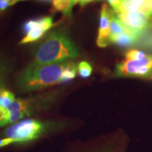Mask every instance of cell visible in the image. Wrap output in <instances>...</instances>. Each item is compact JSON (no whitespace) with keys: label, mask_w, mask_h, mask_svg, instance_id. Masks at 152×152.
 Returning <instances> with one entry per match:
<instances>
[{"label":"cell","mask_w":152,"mask_h":152,"mask_svg":"<svg viewBox=\"0 0 152 152\" xmlns=\"http://www.w3.org/2000/svg\"><path fill=\"white\" fill-rule=\"evenodd\" d=\"M70 60L53 64L33 61L19 75L18 87L23 91H34L60 83L63 71Z\"/></svg>","instance_id":"cell-1"},{"label":"cell","mask_w":152,"mask_h":152,"mask_svg":"<svg viewBox=\"0 0 152 152\" xmlns=\"http://www.w3.org/2000/svg\"><path fill=\"white\" fill-rule=\"evenodd\" d=\"M78 51L65 32L55 30L36 48L35 61L39 64H53L73 60L78 56Z\"/></svg>","instance_id":"cell-2"},{"label":"cell","mask_w":152,"mask_h":152,"mask_svg":"<svg viewBox=\"0 0 152 152\" xmlns=\"http://www.w3.org/2000/svg\"><path fill=\"white\" fill-rule=\"evenodd\" d=\"M46 123L35 119H26L19 121L5 131L6 138H11L16 142H26L40 137L46 132Z\"/></svg>","instance_id":"cell-3"},{"label":"cell","mask_w":152,"mask_h":152,"mask_svg":"<svg viewBox=\"0 0 152 152\" xmlns=\"http://www.w3.org/2000/svg\"><path fill=\"white\" fill-rule=\"evenodd\" d=\"M115 73L117 77L152 78V56L147 55L141 60L123 61L116 66Z\"/></svg>","instance_id":"cell-4"},{"label":"cell","mask_w":152,"mask_h":152,"mask_svg":"<svg viewBox=\"0 0 152 152\" xmlns=\"http://www.w3.org/2000/svg\"><path fill=\"white\" fill-rule=\"evenodd\" d=\"M115 15L129 31L139 37L151 25V17L141 11H121Z\"/></svg>","instance_id":"cell-5"},{"label":"cell","mask_w":152,"mask_h":152,"mask_svg":"<svg viewBox=\"0 0 152 152\" xmlns=\"http://www.w3.org/2000/svg\"><path fill=\"white\" fill-rule=\"evenodd\" d=\"M52 26L53 19L50 16L26 22L23 26V30L27 34L20 43L26 44L37 40Z\"/></svg>","instance_id":"cell-6"},{"label":"cell","mask_w":152,"mask_h":152,"mask_svg":"<svg viewBox=\"0 0 152 152\" xmlns=\"http://www.w3.org/2000/svg\"><path fill=\"white\" fill-rule=\"evenodd\" d=\"M112 9L107 5H102L101 10L100 25L99 29L98 37L96 43L99 47H106L111 44L110 42V20H111V14Z\"/></svg>","instance_id":"cell-7"},{"label":"cell","mask_w":152,"mask_h":152,"mask_svg":"<svg viewBox=\"0 0 152 152\" xmlns=\"http://www.w3.org/2000/svg\"><path fill=\"white\" fill-rule=\"evenodd\" d=\"M139 11L151 17L152 16V0H121L115 13L121 11Z\"/></svg>","instance_id":"cell-8"},{"label":"cell","mask_w":152,"mask_h":152,"mask_svg":"<svg viewBox=\"0 0 152 152\" xmlns=\"http://www.w3.org/2000/svg\"><path fill=\"white\" fill-rule=\"evenodd\" d=\"M110 42L117 36L123 33H132L127 29L122 24L115 15V11L112 10L111 14V20H110ZM133 34V33H132Z\"/></svg>","instance_id":"cell-9"},{"label":"cell","mask_w":152,"mask_h":152,"mask_svg":"<svg viewBox=\"0 0 152 152\" xmlns=\"http://www.w3.org/2000/svg\"><path fill=\"white\" fill-rule=\"evenodd\" d=\"M139 37V36L132 33H123L113 38L111 40V43L115 44L120 47H128L132 46L137 42Z\"/></svg>","instance_id":"cell-10"},{"label":"cell","mask_w":152,"mask_h":152,"mask_svg":"<svg viewBox=\"0 0 152 152\" xmlns=\"http://www.w3.org/2000/svg\"><path fill=\"white\" fill-rule=\"evenodd\" d=\"M53 7L55 10L61 11L65 16H71L73 5L71 0H53Z\"/></svg>","instance_id":"cell-11"},{"label":"cell","mask_w":152,"mask_h":152,"mask_svg":"<svg viewBox=\"0 0 152 152\" xmlns=\"http://www.w3.org/2000/svg\"><path fill=\"white\" fill-rule=\"evenodd\" d=\"M77 67L76 66L75 63L73 61L70 60L68 65L63 71L60 80V83H67V82L73 80L75 77L77 73Z\"/></svg>","instance_id":"cell-12"},{"label":"cell","mask_w":152,"mask_h":152,"mask_svg":"<svg viewBox=\"0 0 152 152\" xmlns=\"http://www.w3.org/2000/svg\"><path fill=\"white\" fill-rule=\"evenodd\" d=\"M16 99L14 94L6 89H0V106L8 108Z\"/></svg>","instance_id":"cell-13"},{"label":"cell","mask_w":152,"mask_h":152,"mask_svg":"<svg viewBox=\"0 0 152 152\" xmlns=\"http://www.w3.org/2000/svg\"><path fill=\"white\" fill-rule=\"evenodd\" d=\"M77 71L80 77H87L92 73V68L88 62L82 61L77 65Z\"/></svg>","instance_id":"cell-14"},{"label":"cell","mask_w":152,"mask_h":152,"mask_svg":"<svg viewBox=\"0 0 152 152\" xmlns=\"http://www.w3.org/2000/svg\"><path fill=\"white\" fill-rule=\"evenodd\" d=\"M10 123V113L8 108L0 106V128Z\"/></svg>","instance_id":"cell-15"},{"label":"cell","mask_w":152,"mask_h":152,"mask_svg":"<svg viewBox=\"0 0 152 152\" xmlns=\"http://www.w3.org/2000/svg\"><path fill=\"white\" fill-rule=\"evenodd\" d=\"M147 54L141 52V51L132 49V50H130L128 52H127L125 57H126V59L141 60L143 59L144 58H145L147 56Z\"/></svg>","instance_id":"cell-16"},{"label":"cell","mask_w":152,"mask_h":152,"mask_svg":"<svg viewBox=\"0 0 152 152\" xmlns=\"http://www.w3.org/2000/svg\"><path fill=\"white\" fill-rule=\"evenodd\" d=\"M9 71L8 66L0 58V89L3 88V83L7 77Z\"/></svg>","instance_id":"cell-17"},{"label":"cell","mask_w":152,"mask_h":152,"mask_svg":"<svg viewBox=\"0 0 152 152\" xmlns=\"http://www.w3.org/2000/svg\"><path fill=\"white\" fill-rule=\"evenodd\" d=\"M20 1L24 0H0V11L6 10L9 7L16 4Z\"/></svg>","instance_id":"cell-18"},{"label":"cell","mask_w":152,"mask_h":152,"mask_svg":"<svg viewBox=\"0 0 152 152\" xmlns=\"http://www.w3.org/2000/svg\"><path fill=\"white\" fill-rule=\"evenodd\" d=\"M12 143H16V142L11 138H4L2 140H0V148L6 147V146Z\"/></svg>","instance_id":"cell-19"},{"label":"cell","mask_w":152,"mask_h":152,"mask_svg":"<svg viewBox=\"0 0 152 152\" xmlns=\"http://www.w3.org/2000/svg\"><path fill=\"white\" fill-rule=\"evenodd\" d=\"M106 1L111 6L112 8H113V10L115 11L118 9V8L121 0H106Z\"/></svg>","instance_id":"cell-20"},{"label":"cell","mask_w":152,"mask_h":152,"mask_svg":"<svg viewBox=\"0 0 152 152\" xmlns=\"http://www.w3.org/2000/svg\"><path fill=\"white\" fill-rule=\"evenodd\" d=\"M123 148L119 149V148H116V149H111L109 150H105V151H102V152H123Z\"/></svg>","instance_id":"cell-21"},{"label":"cell","mask_w":152,"mask_h":152,"mask_svg":"<svg viewBox=\"0 0 152 152\" xmlns=\"http://www.w3.org/2000/svg\"><path fill=\"white\" fill-rule=\"evenodd\" d=\"M94 0H80L79 1V4L81 6V7H84L85 5H86L87 4L92 2V1H94Z\"/></svg>","instance_id":"cell-22"},{"label":"cell","mask_w":152,"mask_h":152,"mask_svg":"<svg viewBox=\"0 0 152 152\" xmlns=\"http://www.w3.org/2000/svg\"><path fill=\"white\" fill-rule=\"evenodd\" d=\"M80 1V0H71V1L72 2V4H73V5L74 6L75 4L77 3H79V1Z\"/></svg>","instance_id":"cell-23"},{"label":"cell","mask_w":152,"mask_h":152,"mask_svg":"<svg viewBox=\"0 0 152 152\" xmlns=\"http://www.w3.org/2000/svg\"><path fill=\"white\" fill-rule=\"evenodd\" d=\"M39 1H53V0H39Z\"/></svg>","instance_id":"cell-24"}]
</instances>
